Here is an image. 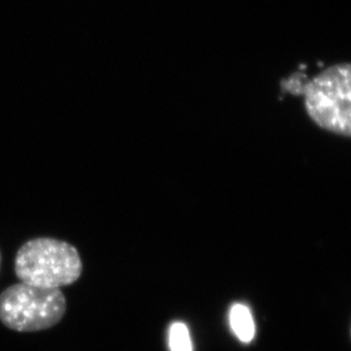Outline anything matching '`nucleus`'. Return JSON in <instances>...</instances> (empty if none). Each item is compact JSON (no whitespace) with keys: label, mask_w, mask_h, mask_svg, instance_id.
<instances>
[{"label":"nucleus","mask_w":351,"mask_h":351,"mask_svg":"<svg viewBox=\"0 0 351 351\" xmlns=\"http://www.w3.org/2000/svg\"><path fill=\"white\" fill-rule=\"evenodd\" d=\"M282 87L304 97V108L315 125L351 138V63L331 65L302 84L285 80Z\"/></svg>","instance_id":"obj_1"},{"label":"nucleus","mask_w":351,"mask_h":351,"mask_svg":"<svg viewBox=\"0 0 351 351\" xmlns=\"http://www.w3.org/2000/svg\"><path fill=\"white\" fill-rule=\"evenodd\" d=\"M77 247L54 237H36L17 250L14 271L22 283L46 289H61L75 283L82 274Z\"/></svg>","instance_id":"obj_2"},{"label":"nucleus","mask_w":351,"mask_h":351,"mask_svg":"<svg viewBox=\"0 0 351 351\" xmlns=\"http://www.w3.org/2000/svg\"><path fill=\"white\" fill-rule=\"evenodd\" d=\"M66 313L61 289L13 284L0 293V322L20 333L45 331L58 325Z\"/></svg>","instance_id":"obj_3"},{"label":"nucleus","mask_w":351,"mask_h":351,"mask_svg":"<svg viewBox=\"0 0 351 351\" xmlns=\"http://www.w3.org/2000/svg\"><path fill=\"white\" fill-rule=\"evenodd\" d=\"M230 324L234 335L244 343H250L256 335V325L250 309L242 304H234L230 311Z\"/></svg>","instance_id":"obj_4"},{"label":"nucleus","mask_w":351,"mask_h":351,"mask_svg":"<svg viewBox=\"0 0 351 351\" xmlns=\"http://www.w3.org/2000/svg\"><path fill=\"white\" fill-rule=\"evenodd\" d=\"M169 347L171 351H193L189 328L184 323L176 322L170 326Z\"/></svg>","instance_id":"obj_5"},{"label":"nucleus","mask_w":351,"mask_h":351,"mask_svg":"<svg viewBox=\"0 0 351 351\" xmlns=\"http://www.w3.org/2000/svg\"><path fill=\"white\" fill-rule=\"evenodd\" d=\"M1 263H3V254H1V250H0V271H1Z\"/></svg>","instance_id":"obj_6"}]
</instances>
